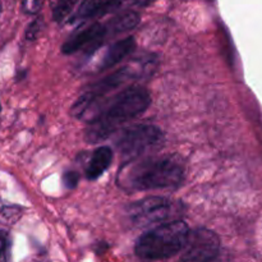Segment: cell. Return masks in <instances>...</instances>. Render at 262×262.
I'll list each match as a JSON object with an SVG mask.
<instances>
[{"label": "cell", "mask_w": 262, "mask_h": 262, "mask_svg": "<svg viewBox=\"0 0 262 262\" xmlns=\"http://www.w3.org/2000/svg\"><path fill=\"white\" fill-rule=\"evenodd\" d=\"M182 214V205L165 197L154 196L138 200L125 209L128 222L136 228L163 224Z\"/></svg>", "instance_id": "8992f818"}, {"label": "cell", "mask_w": 262, "mask_h": 262, "mask_svg": "<svg viewBox=\"0 0 262 262\" xmlns=\"http://www.w3.org/2000/svg\"><path fill=\"white\" fill-rule=\"evenodd\" d=\"M186 179V164L178 155L152 156L128 161L119 171L118 183L128 191L174 189Z\"/></svg>", "instance_id": "6da1fadb"}, {"label": "cell", "mask_w": 262, "mask_h": 262, "mask_svg": "<svg viewBox=\"0 0 262 262\" xmlns=\"http://www.w3.org/2000/svg\"><path fill=\"white\" fill-rule=\"evenodd\" d=\"M154 0H137V4L138 5H147L150 3H152Z\"/></svg>", "instance_id": "e0dca14e"}, {"label": "cell", "mask_w": 262, "mask_h": 262, "mask_svg": "<svg viewBox=\"0 0 262 262\" xmlns=\"http://www.w3.org/2000/svg\"><path fill=\"white\" fill-rule=\"evenodd\" d=\"M79 176L77 171H67L63 177V182L67 188H74L78 184Z\"/></svg>", "instance_id": "9a60e30c"}, {"label": "cell", "mask_w": 262, "mask_h": 262, "mask_svg": "<svg viewBox=\"0 0 262 262\" xmlns=\"http://www.w3.org/2000/svg\"><path fill=\"white\" fill-rule=\"evenodd\" d=\"M189 228L182 220L158 225L141 235L135 246V253L142 260H166L182 252L187 242Z\"/></svg>", "instance_id": "277c9868"}, {"label": "cell", "mask_w": 262, "mask_h": 262, "mask_svg": "<svg viewBox=\"0 0 262 262\" xmlns=\"http://www.w3.org/2000/svg\"><path fill=\"white\" fill-rule=\"evenodd\" d=\"M8 248H9V235L5 230H0V260L7 258Z\"/></svg>", "instance_id": "4fadbf2b"}, {"label": "cell", "mask_w": 262, "mask_h": 262, "mask_svg": "<svg viewBox=\"0 0 262 262\" xmlns=\"http://www.w3.org/2000/svg\"><path fill=\"white\" fill-rule=\"evenodd\" d=\"M182 252L181 260L184 262L211 261L219 256L220 239L216 233L206 228L189 230Z\"/></svg>", "instance_id": "52a82bcc"}, {"label": "cell", "mask_w": 262, "mask_h": 262, "mask_svg": "<svg viewBox=\"0 0 262 262\" xmlns=\"http://www.w3.org/2000/svg\"><path fill=\"white\" fill-rule=\"evenodd\" d=\"M41 5V0H23L22 2V8L23 12L27 13V14H35L38 12Z\"/></svg>", "instance_id": "5bb4252c"}, {"label": "cell", "mask_w": 262, "mask_h": 262, "mask_svg": "<svg viewBox=\"0 0 262 262\" xmlns=\"http://www.w3.org/2000/svg\"><path fill=\"white\" fill-rule=\"evenodd\" d=\"M158 58L154 54L136 56L109 76L90 84L73 104L71 115L78 119L84 117L90 119L94 118L104 102L109 99L107 96L112 92L122 89L129 82L151 76L158 67Z\"/></svg>", "instance_id": "3957f363"}, {"label": "cell", "mask_w": 262, "mask_h": 262, "mask_svg": "<svg viewBox=\"0 0 262 262\" xmlns=\"http://www.w3.org/2000/svg\"><path fill=\"white\" fill-rule=\"evenodd\" d=\"M137 4V0H83L69 22L82 23L105 14L120 12Z\"/></svg>", "instance_id": "9c48e42d"}, {"label": "cell", "mask_w": 262, "mask_h": 262, "mask_svg": "<svg viewBox=\"0 0 262 262\" xmlns=\"http://www.w3.org/2000/svg\"><path fill=\"white\" fill-rule=\"evenodd\" d=\"M113 158H114V152L107 146H101V147L96 148L91 154L89 163H87L86 178L89 181L99 179L109 169V166L112 165Z\"/></svg>", "instance_id": "8fae6325"}, {"label": "cell", "mask_w": 262, "mask_h": 262, "mask_svg": "<svg viewBox=\"0 0 262 262\" xmlns=\"http://www.w3.org/2000/svg\"><path fill=\"white\" fill-rule=\"evenodd\" d=\"M138 23H140V14L133 10H125L105 22V27L107 30V35L113 37L135 30Z\"/></svg>", "instance_id": "7c38bea8"}, {"label": "cell", "mask_w": 262, "mask_h": 262, "mask_svg": "<svg viewBox=\"0 0 262 262\" xmlns=\"http://www.w3.org/2000/svg\"><path fill=\"white\" fill-rule=\"evenodd\" d=\"M0 110H2V105H0Z\"/></svg>", "instance_id": "ac0fdd59"}, {"label": "cell", "mask_w": 262, "mask_h": 262, "mask_svg": "<svg viewBox=\"0 0 262 262\" xmlns=\"http://www.w3.org/2000/svg\"><path fill=\"white\" fill-rule=\"evenodd\" d=\"M113 136L115 148L127 163L155 152L165 143L163 130L150 123L119 128Z\"/></svg>", "instance_id": "5b68a950"}, {"label": "cell", "mask_w": 262, "mask_h": 262, "mask_svg": "<svg viewBox=\"0 0 262 262\" xmlns=\"http://www.w3.org/2000/svg\"><path fill=\"white\" fill-rule=\"evenodd\" d=\"M38 30H40V26H38V20H35V22L31 23L30 27H28V30H27V38H30V40H33V38L37 37Z\"/></svg>", "instance_id": "2e32d148"}, {"label": "cell", "mask_w": 262, "mask_h": 262, "mask_svg": "<svg viewBox=\"0 0 262 262\" xmlns=\"http://www.w3.org/2000/svg\"><path fill=\"white\" fill-rule=\"evenodd\" d=\"M135 49L136 40L133 37H125L117 41L113 45H110L106 49V51L102 54L99 64L96 66V71L102 72L109 68H113L117 64H119L120 61L124 60L127 56H129L135 51Z\"/></svg>", "instance_id": "30bf717a"}, {"label": "cell", "mask_w": 262, "mask_h": 262, "mask_svg": "<svg viewBox=\"0 0 262 262\" xmlns=\"http://www.w3.org/2000/svg\"><path fill=\"white\" fill-rule=\"evenodd\" d=\"M151 104V95L140 86H129L104 102L89 120L84 137L89 143H99L112 137L123 124L140 117Z\"/></svg>", "instance_id": "7a4b0ae2"}, {"label": "cell", "mask_w": 262, "mask_h": 262, "mask_svg": "<svg viewBox=\"0 0 262 262\" xmlns=\"http://www.w3.org/2000/svg\"><path fill=\"white\" fill-rule=\"evenodd\" d=\"M107 37H109V35H107L105 23H92V25L78 30L74 35H72L63 43L61 50L67 55L76 54L78 51H84L86 54L91 55L104 43V41Z\"/></svg>", "instance_id": "ba28073f"}]
</instances>
